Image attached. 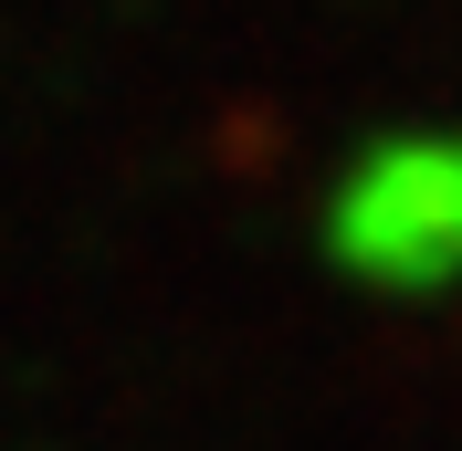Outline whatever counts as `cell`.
Wrapping results in <instances>:
<instances>
[{
	"instance_id": "6da1fadb",
	"label": "cell",
	"mask_w": 462,
	"mask_h": 451,
	"mask_svg": "<svg viewBox=\"0 0 462 451\" xmlns=\"http://www.w3.org/2000/svg\"><path fill=\"white\" fill-rule=\"evenodd\" d=\"M337 242L368 273H452L462 262V137H410L378 147L368 169H346L337 189Z\"/></svg>"
}]
</instances>
